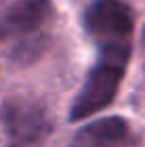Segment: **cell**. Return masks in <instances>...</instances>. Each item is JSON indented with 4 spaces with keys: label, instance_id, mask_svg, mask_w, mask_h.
<instances>
[{
    "label": "cell",
    "instance_id": "cell-1",
    "mask_svg": "<svg viewBox=\"0 0 145 147\" xmlns=\"http://www.w3.org/2000/svg\"><path fill=\"white\" fill-rule=\"evenodd\" d=\"M132 45L128 47H105L100 49V58L88 73L79 94L71 105V119H86L98 111L107 109L115 100L119 85L126 75V66L130 60Z\"/></svg>",
    "mask_w": 145,
    "mask_h": 147
},
{
    "label": "cell",
    "instance_id": "cell-2",
    "mask_svg": "<svg viewBox=\"0 0 145 147\" xmlns=\"http://www.w3.org/2000/svg\"><path fill=\"white\" fill-rule=\"evenodd\" d=\"M51 0H15L0 17V43L17 38L15 58L32 60L43 49L38 30L51 17Z\"/></svg>",
    "mask_w": 145,
    "mask_h": 147
},
{
    "label": "cell",
    "instance_id": "cell-3",
    "mask_svg": "<svg viewBox=\"0 0 145 147\" xmlns=\"http://www.w3.org/2000/svg\"><path fill=\"white\" fill-rule=\"evenodd\" d=\"M83 30L105 47H128L134 13L126 0H94L83 11Z\"/></svg>",
    "mask_w": 145,
    "mask_h": 147
},
{
    "label": "cell",
    "instance_id": "cell-4",
    "mask_svg": "<svg viewBox=\"0 0 145 147\" xmlns=\"http://www.w3.org/2000/svg\"><path fill=\"white\" fill-rule=\"evenodd\" d=\"M0 121L13 147H32L47 139L51 121L41 102L26 96H13L0 109Z\"/></svg>",
    "mask_w": 145,
    "mask_h": 147
},
{
    "label": "cell",
    "instance_id": "cell-5",
    "mask_svg": "<svg viewBox=\"0 0 145 147\" xmlns=\"http://www.w3.org/2000/svg\"><path fill=\"white\" fill-rule=\"evenodd\" d=\"M130 141V124L119 115H109L83 126L71 147H128Z\"/></svg>",
    "mask_w": 145,
    "mask_h": 147
},
{
    "label": "cell",
    "instance_id": "cell-6",
    "mask_svg": "<svg viewBox=\"0 0 145 147\" xmlns=\"http://www.w3.org/2000/svg\"><path fill=\"white\" fill-rule=\"evenodd\" d=\"M11 147H13V145H11Z\"/></svg>",
    "mask_w": 145,
    "mask_h": 147
}]
</instances>
